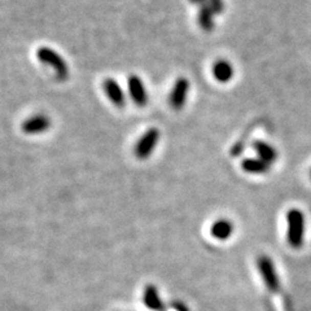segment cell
<instances>
[{
  "label": "cell",
  "mask_w": 311,
  "mask_h": 311,
  "mask_svg": "<svg viewBox=\"0 0 311 311\" xmlns=\"http://www.w3.org/2000/svg\"><path fill=\"white\" fill-rule=\"evenodd\" d=\"M286 239L292 248H300L303 244L305 236V217L298 209H292L286 214Z\"/></svg>",
  "instance_id": "1"
},
{
  "label": "cell",
  "mask_w": 311,
  "mask_h": 311,
  "mask_svg": "<svg viewBox=\"0 0 311 311\" xmlns=\"http://www.w3.org/2000/svg\"><path fill=\"white\" fill-rule=\"evenodd\" d=\"M36 57L40 62L46 64L47 66L52 68L55 70L56 75L60 79H66L69 77V66H68L65 58L61 55H58L55 50L50 47H40L36 51Z\"/></svg>",
  "instance_id": "2"
},
{
  "label": "cell",
  "mask_w": 311,
  "mask_h": 311,
  "mask_svg": "<svg viewBox=\"0 0 311 311\" xmlns=\"http://www.w3.org/2000/svg\"><path fill=\"white\" fill-rule=\"evenodd\" d=\"M160 140V131L159 128H149L143 134V136L138 140L135 145V156L139 160L149 159L153 150L156 149Z\"/></svg>",
  "instance_id": "3"
},
{
  "label": "cell",
  "mask_w": 311,
  "mask_h": 311,
  "mask_svg": "<svg viewBox=\"0 0 311 311\" xmlns=\"http://www.w3.org/2000/svg\"><path fill=\"white\" fill-rule=\"evenodd\" d=\"M189 92V81L187 78L181 77L175 81L174 87L170 94V105L175 109V110H181L184 108L188 99Z\"/></svg>",
  "instance_id": "4"
},
{
  "label": "cell",
  "mask_w": 311,
  "mask_h": 311,
  "mask_svg": "<svg viewBox=\"0 0 311 311\" xmlns=\"http://www.w3.org/2000/svg\"><path fill=\"white\" fill-rule=\"evenodd\" d=\"M128 87V94H130L131 99L134 103L138 106H145L148 104V91L145 87L144 82L140 77L138 75H130L127 81Z\"/></svg>",
  "instance_id": "5"
},
{
  "label": "cell",
  "mask_w": 311,
  "mask_h": 311,
  "mask_svg": "<svg viewBox=\"0 0 311 311\" xmlns=\"http://www.w3.org/2000/svg\"><path fill=\"white\" fill-rule=\"evenodd\" d=\"M258 269L259 271H261L262 278H263L264 283L269 286V289H271L272 292H278L279 279L278 275H276L275 267H274L271 258L264 256L258 258Z\"/></svg>",
  "instance_id": "6"
},
{
  "label": "cell",
  "mask_w": 311,
  "mask_h": 311,
  "mask_svg": "<svg viewBox=\"0 0 311 311\" xmlns=\"http://www.w3.org/2000/svg\"><path fill=\"white\" fill-rule=\"evenodd\" d=\"M51 120L46 114H36L23 123V131L28 135H38L50 130Z\"/></svg>",
  "instance_id": "7"
},
{
  "label": "cell",
  "mask_w": 311,
  "mask_h": 311,
  "mask_svg": "<svg viewBox=\"0 0 311 311\" xmlns=\"http://www.w3.org/2000/svg\"><path fill=\"white\" fill-rule=\"evenodd\" d=\"M103 88L105 91V95L108 96L109 100L112 101L114 106L117 108H123L126 105V96L123 92L122 87L120 83L113 79V78H108L103 83Z\"/></svg>",
  "instance_id": "8"
},
{
  "label": "cell",
  "mask_w": 311,
  "mask_h": 311,
  "mask_svg": "<svg viewBox=\"0 0 311 311\" xmlns=\"http://www.w3.org/2000/svg\"><path fill=\"white\" fill-rule=\"evenodd\" d=\"M213 75L220 83H227L233 78V68L227 60H218L213 65Z\"/></svg>",
  "instance_id": "9"
},
{
  "label": "cell",
  "mask_w": 311,
  "mask_h": 311,
  "mask_svg": "<svg viewBox=\"0 0 311 311\" xmlns=\"http://www.w3.org/2000/svg\"><path fill=\"white\" fill-rule=\"evenodd\" d=\"M232 232H233V225L227 219L215 220L210 228L211 236H213L214 239L222 240V241L230 239Z\"/></svg>",
  "instance_id": "10"
},
{
  "label": "cell",
  "mask_w": 311,
  "mask_h": 311,
  "mask_svg": "<svg viewBox=\"0 0 311 311\" xmlns=\"http://www.w3.org/2000/svg\"><path fill=\"white\" fill-rule=\"evenodd\" d=\"M143 302L148 308L153 311H164V305L160 298L159 291L154 285H147L143 295Z\"/></svg>",
  "instance_id": "11"
},
{
  "label": "cell",
  "mask_w": 311,
  "mask_h": 311,
  "mask_svg": "<svg viewBox=\"0 0 311 311\" xmlns=\"http://www.w3.org/2000/svg\"><path fill=\"white\" fill-rule=\"evenodd\" d=\"M254 149H256L257 154L259 156V160L267 162V164H272L278 159V152L274 147L269 145L264 142H256L254 143Z\"/></svg>",
  "instance_id": "12"
},
{
  "label": "cell",
  "mask_w": 311,
  "mask_h": 311,
  "mask_svg": "<svg viewBox=\"0 0 311 311\" xmlns=\"http://www.w3.org/2000/svg\"><path fill=\"white\" fill-rule=\"evenodd\" d=\"M241 167L244 171L250 172V174H263V172L269 171L270 165L259 159H247L242 161Z\"/></svg>",
  "instance_id": "13"
},
{
  "label": "cell",
  "mask_w": 311,
  "mask_h": 311,
  "mask_svg": "<svg viewBox=\"0 0 311 311\" xmlns=\"http://www.w3.org/2000/svg\"><path fill=\"white\" fill-rule=\"evenodd\" d=\"M214 12L210 7L204 6L198 13V24L205 31H211L214 28Z\"/></svg>",
  "instance_id": "14"
},
{
  "label": "cell",
  "mask_w": 311,
  "mask_h": 311,
  "mask_svg": "<svg viewBox=\"0 0 311 311\" xmlns=\"http://www.w3.org/2000/svg\"><path fill=\"white\" fill-rule=\"evenodd\" d=\"M210 8L213 9L214 13H222L223 2L222 0H210Z\"/></svg>",
  "instance_id": "15"
},
{
  "label": "cell",
  "mask_w": 311,
  "mask_h": 311,
  "mask_svg": "<svg viewBox=\"0 0 311 311\" xmlns=\"http://www.w3.org/2000/svg\"><path fill=\"white\" fill-rule=\"evenodd\" d=\"M310 175H311V171H310Z\"/></svg>",
  "instance_id": "16"
}]
</instances>
